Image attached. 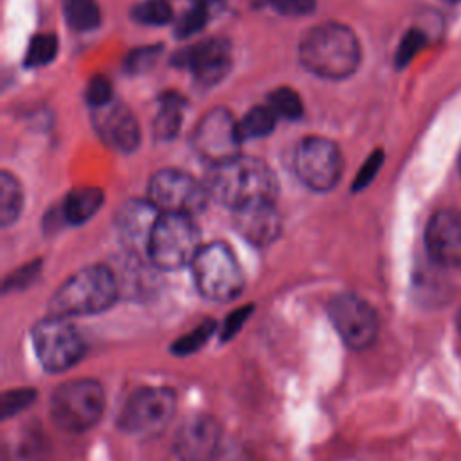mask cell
<instances>
[{"label":"cell","mask_w":461,"mask_h":461,"mask_svg":"<svg viewBox=\"0 0 461 461\" xmlns=\"http://www.w3.org/2000/svg\"><path fill=\"white\" fill-rule=\"evenodd\" d=\"M203 184L209 198L232 211L274 203L277 194V180L270 167L263 160L241 155L211 166Z\"/></svg>","instance_id":"cell-1"},{"label":"cell","mask_w":461,"mask_h":461,"mask_svg":"<svg viewBox=\"0 0 461 461\" xmlns=\"http://www.w3.org/2000/svg\"><path fill=\"white\" fill-rule=\"evenodd\" d=\"M299 59L315 76L344 79L358 68L360 43L349 27L326 22L312 27L303 36Z\"/></svg>","instance_id":"cell-2"},{"label":"cell","mask_w":461,"mask_h":461,"mask_svg":"<svg viewBox=\"0 0 461 461\" xmlns=\"http://www.w3.org/2000/svg\"><path fill=\"white\" fill-rule=\"evenodd\" d=\"M119 288L115 274L104 265H90L72 274L50 297L52 317H88L113 306Z\"/></svg>","instance_id":"cell-3"},{"label":"cell","mask_w":461,"mask_h":461,"mask_svg":"<svg viewBox=\"0 0 461 461\" xmlns=\"http://www.w3.org/2000/svg\"><path fill=\"white\" fill-rule=\"evenodd\" d=\"M104 389L94 378H77L59 384L49 400L52 423L72 434L90 430L103 416Z\"/></svg>","instance_id":"cell-4"},{"label":"cell","mask_w":461,"mask_h":461,"mask_svg":"<svg viewBox=\"0 0 461 461\" xmlns=\"http://www.w3.org/2000/svg\"><path fill=\"white\" fill-rule=\"evenodd\" d=\"M191 272L200 295L214 303L236 299L245 286L240 263L223 241L202 245L191 263Z\"/></svg>","instance_id":"cell-5"},{"label":"cell","mask_w":461,"mask_h":461,"mask_svg":"<svg viewBox=\"0 0 461 461\" xmlns=\"http://www.w3.org/2000/svg\"><path fill=\"white\" fill-rule=\"evenodd\" d=\"M200 249L202 238L193 216L160 212L146 256L160 270H178L191 265Z\"/></svg>","instance_id":"cell-6"},{"label":"cell","mask_w":461,"mask_h":461,"mask_svg":"<svg viewBox=\"0 0 461 461\" xmlns=\"http://www.w3.org/2000/svg\"><path fill=\"white\" fill-rule=\"evenodd\" d=\"M31 342L40 366L47 373L74 367L86 353V344L70 319L47 315L31 330Z\"/></svg>","instance_id":"cell-7"},{"label":"cell","mask_w":461,"mask_h":461,"mask_svg":"<svg viewBox=\"0 0 461 461\" xmlns=\"http://www.w3.org/2000/svg\"><path fill=\"white\" fill-rule=\"evenodd\" d=\"M176 409V394L169 387H139L124 402L117 427L133 438L158 436L171 421Z\"/></svg>","instance_id":"cell-8"},{"label":"cell","mask_w":461,"mask_h":461,"mask_svg":"<svg viewBox=\"0 0 461 461\" xmlns=\"http://www.w3.org/2000/svg\"><path fill=\"white\" fill-rule=\"evenodd\" d=\"M328 317L349 349L369 348L378 337V317L375 308L357 294L342 292L328 303Z\"/></svg>","instance_id":"cell-9"},{"label":"cell","mask_w":461,"mask_h":461,"mask_svg":"<svg viewBox=\"0 0 461 461\" xmlns=\"http://www.w3.org/2000/svg\"><path fill=\"white\" fill-rule=\"evenodd\" d=\"M148 198L160 212L194 216L205 207L209 193L205 184H200L193 175L180 169H162L151 176Z\"/></svg>","instance_id":"cell-10"},{"label":"cell","mask_w":461,"mask_h":461,"mask_svg":"<svg viewBox=\"0 0 461 461\" xmlns=\"http://www.w3.org/2000/svg\"><path fill=\"white\" fill-rule=\"evenodd\" d=\"M241 142L238 121L225 108L207 112L193 131V148L211 166L238 157Z\"/></svg>","instance_id":"cell-11"},{"label":"cell","mask_w":461,"mask_h":461,"mask_svg":"<svg viewBox=\"0 0 461 461\" xmlns=\"http://www.w3.org/2000/svg\"><path fill=\"white\" fill-rule=\"evenodd\" d=\"M295 171L310 189L330 191L340 178L342 155L331 140L308 137L297 146Z\"/></svg>","instance_id":"cell-12"},{"label":"cell","mask_w":461,"mask_h":461,"mask_svg":"<svg viewBox=\"0 0 461 461\" xmlns=\"http://www.w3.org/2000/svg\"><path fill=\"white\" fill-rule=\"evenodd\" d=\"M221 425L209 414H194L182 421L173 438L178 461H216L221 447Z\"/></svg>","instance_id":"cell-13"},{"label":"cell","mask_w":461,"mask_h":461,"mask_svg":"<svg viewBox=\"0 0 461 461\" xmlns=\"http://www.w3.org/2000/svg\"><path fill=\"white\" fill-rule=\"evenodd\" d=\"M173 63L175 67L189 70L202 85H214L221 81L232 67L230 45L221 38L196 41L178 50Z\"/></svg>","instance_id":"cell-14"},{"label":"cell","mask_w":461,"mask_h":461,"mask_svg":"<svg viewBox=\"0 0 461 461\" xmlns=\"http://www.w3.org/2000/svg\"><path fill=\"white\" fill-rule=\"evenodd\" d=\"M425 247L439 267L461 265V211H438L427 223Z\"/></svg>","instance_id":"cell-15"},{"label":"cell","mask_w":461,"mask_h":461,"mask_svg":"<svg viewBox=\"0 0 461 461\" xmlns=\"http://www.w3.org/2000/svg\"><path fill=\"white\" fill-rule=\"evenodd\" d=\"M158 218L160 209L149 198L130 200L119 209L115 229L130 252H148V243Z\"/></svg>","instance_id":"cell-16"},{"label":"cell","mask_w":461,"mask_h":461,"mask_svg":"<svg viewBox=\"0 0 461 461\" xmlns=\"http://www.w3.org/2000/svg\"><path fill=\"white\" fill-rule=\"evenodd\" d=\"M92 121L99 137L122 153H131L140 142V130L131 110L117 101L92 110Z\"/></svg>","instance_id":"cell-17"},{"label":"cell","mask_w":461,"mask_h":461,"mask_svg":"<svg viewBox=\"0 0 461 461\" xmlns=\"http://www.w3.org/2000/svg\"><path fill=\"white\" fill-rule=\"evenodd\" d=\"M234 225L238 232L254 245L274 241L281 229V218L274 203L234 211Z\"/></svg>","instance_id":"cell-18"},{"label":"cell","mask_w":461,"mask_h":461,"mask_svg":"<svg viewBox=\"0 0 461 461\" xmlns=\"http://www.w3.org/2000/svg\"><path fill=\"white\" fill-rule=\"evenodd\" d=\"M103 202H104V194L99 187H94V185L76 187L67 194L61 205L63 220L72 225H81L99 211Z\"/></svg>","instance_id":"cell-19"},{"label":"cell","mask_w":461,"mask_h":461,"mask_svg":"<svg viewBox=\"0 0 461 461\" xmlns=\"http://www.w3.org/2000/svg\"><path fill=\"white\" fill-rule=\"evenodd\" d=\"M182 99L176 94H167L160 99V106L153 119V133L157 139H175L182 126Z\"/></svg>","instance_id":"cell-20"},{"label":"cell","mask_w":461,"mask_h":461,"mask_svg":"<svg viewBox=\"0 0 461 461\" xmlns=\"http://www.w3.org/2000/svg\"><path fill=\"white\" fill-rule=\"evenodd\" d=\"M23 209V189L16 176L7 171L0 175V223L4 227L14 223Z\"/></svg>","instance_id":"cell-21"},{"label":"cell","mask_w":461,"mask_h":461,"mask_svg":"<svg viewBox=\"0 0 461 461\" xmlns=\"http://www.w3.org/2000/svg\"><path fill=\"white\" fill-rule=\"evenodd\" d=\"M67 23L76 31H92L101 22L97 0H61Z\"/></svg>","instance_id":"cell-22"},{"label":"cell","mask_w":461,"mask_h":461,"mask_svg":"<svg viewBox=\"0 0 461 461\" xmlns=\"http://www.w3.org/2000/svg\"><path fill=\"white\" fill-rule=\"evenodd\" d=\"M276 113L270 106H254L250 108L240 121V135L241 140H252V139H263L276 128Z\"/></svg>","instance_id":"cell-23"},{"label":"cell","mask_w":461,"mask_h":461,"mask_svg":"<svg viewBox=\"0 0 461 461\" xmlns=\"http://www.w3.org/2000/svg\"><path fill=\"white\" fill-rule=\"evenodd\" d=\"M212 4H209L207 0H200L196 2L189 11H185L175 23V34L178 38H187L193 36L196 32H200L207 20H209V13H211Z\"/></svg>","instance_id":"cell-24"},{"label":"cell","mask_w":461,"mask_h":461,"mask_svg":"<svg viewBox=\"0 0 461 461\" xmlns=\"http://www.w3.org/2000/svg\"><path fill=\"white\" fill-rule=\"evenodd\" d=\"M131 16L142 25H166L171 22L173 13L166 0H142L135 4Z\"/></svg>","instance_id":"cell-25"},{"label":"cell","mask_w":461,"mask_h":461,"mask_svg":"<svg viewBox=\"0 0 461 461\" xmlns=\"http://www.w3.org/2000/svg\"><path fill=\"white\" fill-rule=\"evenodd\" d=\"M58 47H59V43L54 34H36L27 47L25 65L27 67L49 65L56 58Z\"/></svg>","instance_id":"cell-26"},{"label":"cell","mask_w":461,"mask_h":461,"mask_svg":"<svg viewBox=\"0 0 461 461\" xmlns=\"http://www.w3.org/2000/svg\"><path fill=\"white\" fill-rule=\"evenodd\" d=\"M268 106L274 110L276 115L285 119H299L303 115V101L295 90L288 86H281L270 92Z\"/></svg>","instance_id":"cell-27"},{"label":"cell","mask_w":461,"mask_h":461,"mask_svg":"<svg viewBox=\"0 0 461 461\" xmlns=\"http://www.w3.org/2000/svg\"><path fill=\"white\" fill-rule=\"evenodd\" d=\"M214 330H216L214 321H211V319L203 321L193 331H189V333L182 335L178 340H175L171 344V353H175L178 357H185V355L198 351L200 348H203V344L209 340V337L212 335Z\"/></svg>","instance_id":"cell-28"},{"label":"cell","mask_w":461,"mask_h":461,"mask_svg":"<svg viewBox=\"0 0 461 461\" xmlns=\"http://www.w3.org/2000/svg\"><path fill=\"white\" fill-rule=\"evenodd\" d=\"M34 398H36V391L32 387L5 391L2 396V416L7 420V418L22 412L25 407H29L32 403Z\"/></svg>","instance_id":"cell-29"},{"label":"cell","mask_w":461,"mask_h":461,"mask_svg":"<svg viewBox=\"0 0 461 461\" xmlns=\"http://www.w3.org/2000/svg\"><path fill=\"white\" fill-rule=\"evenodd\" d=\"M85 97H86V103L92 106V110L110 104L113 101L112 83L104 76H95L94 79H90Z\"/></svg>","instance_id":"cell-30"},{"label":"cell","mask_w":461,"mask_h":461,"mask_svg":"<svg viewBox=\"0 0 461 461\" xmlns=\"http://www.w3.org/2000/svg\"><path fill=\"white\" fill-rule=\"evenodd\" d=\"M423 43H425V36H423L421 31H418V29L407 31L405 36L402 38L398 49H396L394 63L398 67H405L416 56V52L423 47Z\"/></svg>","instance_id":"cell-31"},{"label":"cell","mask_w":461,"mask_h":461,"mask_svg":"<svg viewBox=\"0 0 461 461\" xmlns=\"http://www.w3.org/2000/svg\"><path fill=\"white\" fill-rule=\"evenodd\" d=\"M158 56H160V47H158V45L135 49L131 54H128L126 68H128L130 72H133V74L146 72L148 68L153 67V63L157 61Z\"/></svg>","instance_id":"cell-32"},{"label":"cell","mask_w":461,"mask_h":461,"mask_svg":"<svg viewBox=\"0 0 461 461\" xmlns=\"http://www.w3.org/2000/svg\"><path fill=\"white\" fill-rule=\"evenodd\" d=\"M382 162H384V153L378 149V151H375V153L362 164V167L358 169V173H357V176H355V180H353V189H355V191L364 189V187L376 176V173H378Z\"/></svg>","instance_id":"cell-33"},{"label":"cell","mask_w":461,"mask_h":461,"mask_svg":"<svg viewBox=\"0 0 461 461\" xmlns=\"http://www.w3.org/2000/svg\"><path fill=\"white\" fill-rule=\"evenodd\" d=\"M38 272H40V261L22 267L20 270H16L9 277H5L4 290L9 292V290H18V288L29 286L32 283V279L38 276Z\"/></svg>","instance_id":"cell-34"},{"label":"cell","mask_w":461,"mask_h":461,"mask_svg":"<svg viewBox=\"0 0 461 461\" xmlns=\"http://www.w3.org/2000/svg\"><path fill=\"white\" fill-rule=\"evenodd\" d=\"M270 4L285 16H306L315 7V0H270Z\"/></svg>","instance_id":"cell-35"},{"label":"cell","mask_w":461,"mask_h":461,"mask_svg":"<svg viewBox=\"0 0 461 461\" xmlns=\"http://www.w3.org/2000/svg\"><path fill=\"white\" fill-rule=\"evenodd\" d=\"M250 312H252V306L238 308L236 312H232V313L225 319L223 328H221V340H223V342L229 340V339H232V337L240 331V328L243 326V322L247 321V317H249Z\"/></svg>","instance_id":"cell-36"},{"label":"cell","mask_w":461,"mask_h":461,"mask_svg":"<svg viewBox=\"0 0 461 461\" xmlns=\"http://www.w3.org/2000/svg\"><path fill=\"white\" fill-rule=\"evenodd\" d=\"M456 324H457V330H459V333H461V310H459V313H457V319H456Z\"/></svg>","instance_id":"cell-37"},{"label":"cell","mask_w":461,"mask_h":461,"mask_svg":"<svg viewBox=\"0 0 461 461\" xmlns=\"http://www.w3.org/2000/svg\"><path fill=\"white\" fill-rule=\"evenodd\" d=\"M459 171H461V155H459Z\"/></svg>","instance_id":"cell-38"}]
</instances>
